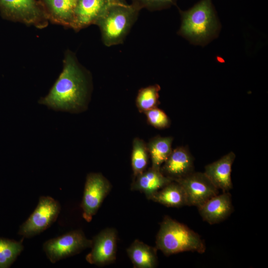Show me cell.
I'll use <instances>...</instances> for the list:
<instances>
[{
    "label": "cell",
    "instance_id": "1",
    "mask_svg": "<svg viewBox=\"0 0 268 268\" xmlns=\"http://www.w3.org/2000/svg\"><path fill=\"white\" fill-rule=\"evenodd\" d=\"M88 74L74 55L66 53L63 70L48 94L39 101L56 111L78 113L86 109L90 95Z\"/></svg>",
    "mask_w": 268,
    "mask_h": 268
},
{
    "label": "cell",
    "instance_id": "2",
    "mask_svg": "<svg viewBox=\"0 0 268 268\" xmlns=\"http://www.w3.org/2000/svg\"><path fill=\"white\" fill-rule=\"evenodd\" d=\"M156 248L167 256L188 251L202 254L206 250L204 241L198 233L168 216L160 224Z\"/></svg>",
    "mask_w": 268,
    "mask_h": 268
},
{
    "label": "cell",
    "instance_id": "3",
    "mask_svg": "<svg viewBox=\"0 0 268 268\" xmlns=\"http://www.w3.org/2000/svg\"><path fill=\"white\" fill-rule=\"evenodd\" d=\"M180 12L182 23L178 34L193 43L202 45L217 34L218 23L211 0H201Z\"/></svg>",
    "mask_w": 268,
    "mask_h": 268
},
{
    "label": "cell",
    "instance_id": "4",
    "mask_svg": "<svg viewBox=\"0 0 268 268\" xmlns=\"http://www.w3.org/2000/svg\"><path fill=\"white\" fill-rule=\"evenodd\" d=\"M141 9L131 3H110L96 22L107 47L122 44L138 18Z\"/></svg>",
    "mask_w": 268,
    "mask_h": 268
},
{
    "label": "cell",
    "instance_id": "5",
    "mask_svg": "<svg viewBox=\"0 0 268 268\" xmlns=\"http://www.w3.org/2000/svg\"><path fill=\"white\" fill-rule=\"evenodd\" d=\"M0 10L9 20L40 28L45 27L49 20L40 0H0Z\"/></svg>",
    "mask_w": 268,
    "mask_h": 268
},
{
    "label": "cell",
    "instance_id": "6",
    "mask_svg": "<svg viewBox=\"0 0 268 268\" xmlns=\"http://www.w3.org/2000/svg\"><path fill=\"white\" fill-rule=\"evenodd\" d=\"M61 210L59 202L49 196H42L29 217L20 227L18 234L30 238L49 228L57 219Z\"/></svg>",
    "mask_w": 268,
    "mask_h": 268
},
{
    "label": "cell",
    "instance_id": "7",
    "mask_svg": "<svg viewBox=\"0 0 268 268\" xmlns=\"http://www.w3.org/2000/svg\"><path fill=\"white\" fill-rule=\"evenodd\" d=\"M92 243L81 230H77L48 240L43 248L51 262L55 263L91 248Z\"/></svg>",
    "mask_w": 268,
    "mask_h": 268
},
{
    "label": "cell",
    "instance_id": "8",
    "mask_svg": "<svg viewBox=\"0 0 268 268\" xmlns=\"http://www.w3.org/2000/svg\"><path fill=\"white\" fill-rule=\"evenodd\" d=\"M111 188L110 183L101 174L90 173L87 175L81 205L86 221H91Z\"/></svg>",
    "mask_w": 268,
    "mask_h": 268
},
{
    "label": "cell",
    "instance_id": "9",
    "mask_svg": "<svg viewBox=\"0 0 268 268\" xmlns=\"http://www.w3.org/2000/svg\"><path fill=\"white\" fill-rule=\"evenodd\" d=\"M183 187L186 194L187 206L197 207L219 194V190L204 172L194 171L189 175L175 181Z\"/></svg>",
    "mask_w": 268,
    "mask_h": 268
},
{
    "label": "cell",
    "instance_id": "10",
    "mask_svg": "<svg viewBox=\"0 0 268 268\" xmlns=\"http://www.w3.org/2000/svg\"><path fill=\"white\" fill-rule=\"evenodd\" d=\"M117 232L108 228L101 231L92 240L91 251L86 260L90 264L103 266L113 262L116 258Z\"/></svg>",
    "mask_w": 268,
    "mask_h": 268
},
{
    "label": "cell",
    "instance_id": "11",
    "mask_svg": "<svg viewBox=\"0 0 268 268\" xmlns=\"http://www.w3.org/2000/svg\"><path fill=\"white\" fill-rule=\"evenodd\" d=\"M160 170L173 181L183 178L194 171V158L186 147H177L172 150Z\"/></svg>",
    "mask_w": 268,
    "mask_h": 268
},
{
    "label": "cell",
    "instance_id": "12",
    "mask_svg": "<svg viewBox=\"0 0 268 268\" xmlns=\"http://www.w3.org/2000/svg\"><path fill=\"white\" fill-rule=\"evenodd\" d=\"M198 208L202 219L210 224L225 220L234 211L231 195L229 192L212 197Z\"/></svg>",
    "mask_w": 268,
    "mask_h": 268
},
{
    "label": "cell",
    "instance_id": "13",
    "mask_svg": "<svg viewBox=\"0 0 268 268\" xmlns=\"http://www.w3.org/2000/svg\"><path fill=\"white\" fill-rule=\"evenodd\" d=\"M110 4L108 0H77L71 28L78 31L95 24Z\"/></svg>",
    "mask_w": 268,
    "mask_h": 268
},
{
    "label": "cell",
    "instance_id": "14",
    "mask_svg": "<svg viewBox=\"0 0 268 268\" xmlns=\"http://www.w3.org/2000/svg\"><path fill=\"white\" fill-rule=\"evenodd\" d=\"M235 157V154L230 151L205 167L204 173L212 183L223 192H229L233 188L231 176Z\"/></svg>",
    "mask_w": 268,
    "mask_h": 268
},
{
    "label": "cell",
    "instance_id": "15",
    "mask_svg": "<svg viewBox=\"0 0 268 268\" xmlns=\"http://www.w3.org/2000/svg\"><path fill=\"white\" fill-rule=\"evenodd\" d=\"M173 180L164 176L159 169L151 167L134 179L131 190L144 193L149 198Z\"/></svg>",
    "mask_w": 268,
    "mask_h": 268
},
{
    "label": "cell",
    "instance_id": "16",
    "mask_svg": "<svg viewBox=\"0 0 268 268\" xmlns=\"http://www.w3.org/2000/svg\"><path fill=\"white\" fill-rule=\"evenodd\" d=\"M77 0H41L48 19L71 27Z\"/></svg>",
    "mask_w": 268,
    "mask_h": 268
},
{
    "label": "cell",
    "instance_id": "17",
    "mask_svg": "<svg viewBox=\"0 0 268 268\" xmlns=\"http://www.w3.org/2000/svg\"><path fill=\"white\" fill-rule=\"evenodd\" d=\"M157 249L135 240L127 249L134 268H154L157 265Z\"/></svg>",
    "mask_w": 268,
    "mask_h": 268
},
{
    "label": "cell",
    "instance_id": "18",
    "mask_svg": "<svg viewBox=\"0 0 268 268\" xmlns=\"http://www.w3.org/2000/svg\"><path fill=\"white\" fill-rule=\"evenodd\" d=\"M149 199L167 207L187 205L185 191L181 185L173 181L152 195Z\"/></svg>",
    "mask_w": 268,
    "mask_h": 268
},
{
    "label": "cell",
    "instance_id": "19",
    "mask_svg": "<svg viewBox=\"0 0 268 268\" xmlns=\"http://www.w3.org/2000/svg\"><path fill=\"white\" fill-rule=\"evenodd\" d=\"M173 139L171 136L158 135L151 139L146 144L152 168L160 170L173 150Z\"/></svg>",
    "mask_w": 268,
    "mask_h": 268
},
{
    "label": "cell",
    "instance_id": "20",
    "mask_svg": "<svg viewBox=\"0 0 268 268\" xmlns=\"http://www.w3.org/2000/svg\"><path fill=\"white\" fill-rule=\"evenodd\" d=\"M149 156L147 145L145 142L139 138H135L133 142L131 157L134 178L146 170Z\"/></svg>",
    "mask_w": 268,
    "mask_h": 268
},
{
    "label": "cell",
    "instance_id": "21",
    "mask_svg": "<svg viewBox=\"0 0 268 268\" xmlns=\"http://www.w3.org/2000/svg\"><path fill=\"white\" fill-rule=\"evenodd\" d=\"M160 87L154 84L139 90L136 98V105L139 112L144 113L159 104V92Z\"/></svg>",
    "mask_w": 268,
    "mask_h": 268
},
{
    "label": "cell",
    "instance_id": "22",
    "mask_svg": "<svg viewBox=\"0 0 268 268\" xmlns=\"http://www.w3.org/2000/svg\"><path fill=\"white\" fill-rule=\"evenodd\" d=\"M20 241L0 238V268L9 267L23 249Z\"/></svg>",
    "mask_w": 268,
    "mask_h": 268
},
{
    "label": "cell",
    "instance_id": "23",
    "mask_svg": "<svg viewBox=\"0 0 268 268\" xmlns=\"http://www.w3.org/2000/svg\"><path fill=\"white\" fill-rule=\"evenodd\" d=\"M144 113L145 114L148 123L154 128L162 129L170 126L169 118L163 110L157 107Z\"/></svg>",
    "mask_w": 268,
    "mask_h": 268
},
{
    "label": "cell",
    "instance_id": "24",
    "mask_svg": "<svg viewBox=\"0 0 268 268\" xmlns=\"http://www.w3.org/2000/svg\"><path fill=\"white\" fill-rule=\"evenodd\" d=\"M177 0H132V3L141 9L146 8L150 11H156L168 8L176 4Z\"/></svg>",
    "mask_w": 268,
    "mask_h": 268
},
{
    "label": "cell",
    "instance_id": "25",
    "mask_svg": "<svg viewBox=\"0 0 268 268\" xmlns=\"http://www.w3.org/2000/svg\"><path fill=\"white\" fill-rule=\"evenodd\" d=\"M110 3L127 4L126 0H108Z\"/></svg>",
    "mask_w": 268,
    "mask_h": 268
}]
</instances>
